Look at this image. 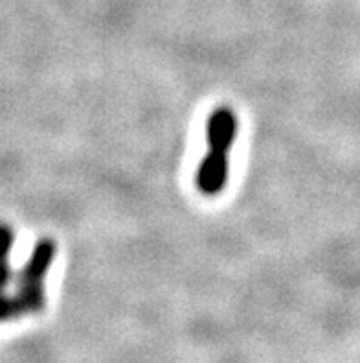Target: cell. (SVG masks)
<instances>
[{
	"label": "cell",
	"mask_w": 360,
	"mask_h": 363,
	"mask_svg": "<svg viewBox=\"0 0 360 363\" xmlns=\"http://www.w3.org/2000/svg\"><path fill=\"white\" fill-rule=\"evenodd\" d=\"M24 315L21 304H18L15 295H8L6 291H0V323L11 321Z\"/></svg>",
	"instance_id": "5b68a950"
},
{
	"label": "cell",
	"mask_w": 360,
	"mask_h": 363,
	"mask_svg": "<svg viewBox=\"0 0 360 363\" xmlns=\"http://www.w3.org/2000/svg\"><path fill=\"white\" fill-rule=\"evenodd\" d=\"M55 258L54 240L42 238L37 242L28 262L18 273L17 297L23 313H41L46 306L45 281Z\"/></svg>",
	"instance_id": "6da1fadb"
},
{
	"label": "cell",
	"mask_w": 360,
	"mask_h": 363,
	"mask_svg": "<svg viewBox=\"0 0 360 363\" xmlns=\"http://www.w3.org/2000/svg\"><path fill=\"white\" fill-rule=\"evenodd\" d=\"M238 115L230 107H217L210 115L208 125H206V140H208L211 152L228 155L232 146L238 140Z\"/></svg>",
	"instance_id": "7a4b0ae2"
},
{
	"label": "cell",
	"mask_w": 360,
	"mask_h": 363,
	"mask_svg": "<svg viewBox=\"0 0 360 363\" xmlns=\"http://www.w3.org/2000/svg\"><path fill=\"white\" fill-rule=\"evenodd\" d=\"M228 155L226 153L211 152L204 157L197 170V189L204 196H217L228 183Z\"/></svg>",
	"instance_id": "3957f363"
},
{
	"label": "cell",
	"mask_w": 360,
	"mask_h": 363,
	"mask_svg": "<svg viewBox=\"0 0 360 363\" xmlns=\"http://www.w3.org/2000/svg\"><path fill=\"white\" fill-rule=\"evenodd\" d=\"M15 244V233L8 223H0V291H6V288L11 282V267H9V253Z\"/></svg>",
	"instance_id": "277c9868"
}]
</instances>
